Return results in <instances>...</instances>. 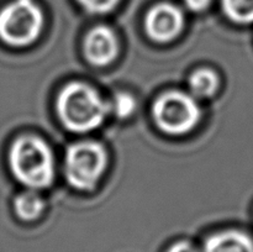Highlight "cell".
Here are the masks:
<instances>
[{
  "label": "cell",
  "mask_w": 253,
  "mask_h": 252,
  "mask_svg": "<svg viewBox=\"0 0 253 252\" xmlns=\"http://www.w3.org/2000/svg\"><path fill=\"white\" fill-rule=\"evenodd\" d=\"M56 108L62 124L69 131L88 132L103 124L110 106L90 85L74 82L62 89Z\"/></svg>",
  "instance_id": "1"
},
{
  "label": "cell",
  "mask_w": 253,
  "mask_h": 252,
  "mask_svg": "<svg viewBox=\"0 0 253 252\" xmlns=\"http://www.w3.org/2000/svg\"><path fill=\"white\" fill-rule=\"evenodd\" d=\"M9 163L14 177L30 189H43L54 178V158L42 138L27 135L10 147Z\"/></svg>",
  "instance_id": "2"
},
{
  "label": "cell",
  "mask_w": 253,
  "mask_h": 252,
  "mask_svg": "<svg viewBox=\"0 0 253 252\" xmlns=\"http://www.w3.org/2000/svg\"><path fill=\"white\" fill-rule=\"evenodd\" d=\"M152 116L161 131L168 135H185L202 118V110L195 96L183 91H167L156 99Z\"/></svg>",
  "instance_id": "3"
},
{
  "label": "cell",
  "mask_w": 253,
  "mask_h": 252,
  "mask_svg": "<svg viewBox=\"0 0 253 252\" xmlns=\"http://www.w3.org/2000/svg\"><path fill=\"white\" fill-rule=\"evenodd\" d=\"M42 29L43 14L32 0H14L0 11V39L10 46H29Z\"/></svg>",
  "instance_id": "4"
},
{
  "label": "cell",
  "mask_w": 253,
  "mask_h": 252,
  "mask_svg": "<svg viewBox=\"0 0 253 252\" xmlns=\"http://www.w3.org/2000/svg\"><path fill=\"white\" fill-rule=\"evenodd\" d=\"M108 156L99 142L83 141L69 146L66 153V178L78 190H90L105 172Z\"/></svg>",
  "instance_id": "5"
},
{
  "label": "cell",
  "mask_w": 253,
  "mask_h": 252,
  "mask_svg": "<svg viewBox=\"0 0 253 252\" xmlns=\"http://www.w3.org/2000/svg\"><path fill=\"white\" fill-rule=\"evenodd\" d=\"M184 16L179 7L172 4H158L148 11L145 29L153 41L165 43L174 40L182 32Z\"/></svg>",
  "instance_id": "6"
},
{
  "label": "cell",
  "mask_w": 253,
  "mask_h": 252,
  "mask_svg": "<svg viewBox=\"0 0 253 252\" xmlns=\"http://www.w3.org/2000/svg\"><path fill=\"white\" fill-rule=\"evenodd\" d=\"M119 51L116 35L106 26H96L88 32L84 40L85 58L94 66H106L115 59Z\"/></svg>",
  "instance_id": "7"
},
{
  "label": "cell",
  "mask_w": 253,
  "mask_h": 252,
  "mask_svg": "<svg viewBox=\"0 0 253 252\" xmlns=\"http://www.w3.org/2000/svg\"><path fill=\"white\" fill-rule=\"evenodd\" d=\"M203 252H253V240L236 230L216 232L205 241Z\"/></svg>",
  "instance_id": "8"
},
{
  "label": "cell",
  "mask_w": 253,
  "mask_h": 252,
  "mask_svg": "<svg viewBox=\"0 0 253 252\" xmlns=\"http://www.w3.org/2000/svg\"><path fill=\"white\" fill-rule=\"evenodd\" d=\"M14 208L20 219L25 221H34L43 211L44 200L36 189H31L17 195Z\"/></svg>",
  "instance_id": "9"
},
{
  "label": "cell",
  "mask_w": 253,
  "mask_h": 252,
  "mask_svg": "<svg viewBox=\"0 0 253 252\" xmlns=\"http://www.w3.org/2000/svg\"><path fill=\"white\" fill-rule=\"evenodd\" d=\"M190 94L195 98H209L214 95L219 88V77L209 68L195 71L189 77Z\"/></svg>",
  "instance_id": "10"
},
{
  "label": "cell",
  "mask_w": 253,
  "mask_h": 252,
  "mask_svg": "<svg viewBox=\"0 0 253 252\" xmlns=\"http://www.w3.org/2000/svg\"><path fill=\"white\" fill-rule=\"evenodd\" d=\"M222 9L226 16L236 24L253 22V0H222Z\"/></svg>",
  "instance_id": "11"
},
{
  "label": "cell",
  "mask_w": 253,
  "mask_h": 252,
  "mask_svg": "<svg viewBox=\"0 0 253 252\" xmlns=\"http://www.w3.org/2000/svg\"><path fill=\"white\" fill-rule=\"evenodd\" d=\"M136 106V99L130 93H118L114 98L111 108L116 118L127 119L135 113Z\"/></svg>",
  "instance_id": "12"
},
{
  "label": "cell",
  "mask_w": 253,
  "mask_h": 252,
  "mask_svg": "<svg viewBox=\"0 0 253 252\" xmlns=\"http://www.w3.org/2000/svg\"><path fill=\"white\" fill-rule=\"evenodd\" d=\"M77 1L91 14H104L111 11L120 0H77Z\"/></svg>",
  "instance_id": "13"
},
{
  "label": "cell",
  "mask_w": 253,
  "mask_h": 252,
  "mask_svg": "<svg viewBox=\"0 0 253 252\" xmlns=\"http://www.w3.org/2000/svg\"><path fill=\"white\" fill-rule=\"evenodd\" d=\"M166 252H199L197 247L189 241H178L173 244Z\"/></svg>",
  "instance_id": "14"
},
{
  "label": "cell",
  "mask_w": 253,
  "mask_h": 252,
  "mask_svg": "<svg viewBox=\"0 0 253 252\" xmlns=\"http://www.w3.org/2000/svg\"><path fill=\"white\" fill-rule=\"evenodd\" d=\"M187 6L193 11H203L209 6L211 0H184Z\"/></svg>",
  "instance_id": "15"
}]
</instances>
